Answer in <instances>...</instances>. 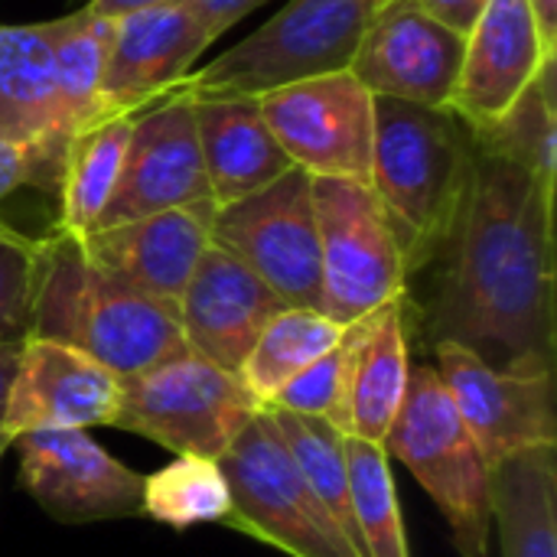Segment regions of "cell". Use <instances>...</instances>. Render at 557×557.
<instances>
[{"label": "cell", "instance_id": "1", "mask_svg": "<svg viewBox=\"0 0 557 557\" xmlns=\"http://www.w3.org/2000/svg\"><path fill=\"white\" fill-rule=\"evenodd\" d=\"M434 261L431 346L457 343L490 366L555 362V193L476 140Z\"/></svg>", "mask_w": 557, "mask_h": 557}, {"label": "cell", "instance_id": "2", "mask_svg": "<svg viewBox=\"0 0 557 557\" xmlns=\"http://www.w3.org/2000/svg\"><path fill=\"white\" fill-rule=\"evenodd\" d=\"M29 336L65 343L111 369L140 375L186 352L176 310L101 271L82 238L52 228L39 238V281Z\"/></svg>", "mask_w": 557, "mask_h": 557}, {"label": "cell", "instance_id": "3", "mask_svg": "<svg viewBox=\"0 0 557 557\" xmlns=\"http://www.w3.org/2000/svg\"><path fill=\"white\" fill-rule=\"evenodd\" d=\"M476 150L473 127L450 108L375 98L372 193L395 232L408 277L434 264Z\"/></svg>", "mask_w": 557, "mask_h": 557}, {"label": "cell", "instance_id": "4", "mask_svg": "<svg viewBox=\"0 0 557 557\" xmlns=\"http://www.w3.org/2000/svg\"><path fill=\"white\" fill-rule=\"evenodd\" d=\"M382 447L434 499L460 557L490 555L493 467L480 454L434 366H411L405 401Z\"/></svg>", "mask_w": 557, "mask_h": 557}, {"label": "cell", "instance_id": "5", "mask_svg": "<svg viewBox=\"0 0 557 557\" xmlns=\"http://www.w3.org/2000/svg\"><path fill=\"white\" fill-rule=\"evenodd\" d=\"M385 0H290L251 36L193 69L173 95H264L290 82L346 72L356 46Z\"/></svg>", "mask_w": 557, "mask_h": 557}, {"label": "cell", "instance_id": "6", "mask_svg": "<svg viewBox=\"0 0 557 557\" xmlns=\"http://www.w3.org/2000/svg\"><path fill=\"white\" fill-rule=\"evenodd\" d=\"M219 467L232 493L222 525L290 557H362L297 470L268 411H255Z\"/></svg>", "mask_w": 557, "mask_h": 557}, {"label": "cell", "instance_id": "7", "mask_svg": "<svg viewBox=\"0 0 557 557\" xmlns=\"http://www.w3.org/2000/svg\"><path fill=\"white\" fill-rule=\"evenodd\" d=\"M255 411L261 408H255L232 372L186 349L140 375L121 379L111 428L140 434L176 457L219 460Z\"/></svg>", "mask_w": 557, "mask_h": 557}, {"label": "cell", "instance_id": "8", "mask_svg": "<svg viewBox=\"0 0 557 557\" xmlns=\"http://www.w3.org/2000/svg\"><path fill=\"white\" fill-rule=\"evenodd\" d=\"M320 310L349 326L408 294V268L369 183L313 176Z\"/></svg>", "mask_w": 557, "mask_h": 557}, {"label": "cell", "instance_id": "9", "mask_svg": "<svg viewBox=\"0 0 557 557\" xmlns=\"http://www.w3.org/2000/svg\"><path fill=\"white\" fill-rule=\"evenodd\" d=\"M212 245L235 255L287 307L320 310V238L313 176L290 166L264 189L219 206Z\"/></svg>", "mask_w": 557, "mask_h": 557}, {"label": "cell", "instance_id": "10", "mask_svg": "<svg viewBox=\"0 0 557 557\" xmlns=\"http://www.w3.org/2000/svg\"><path fill=\"white\" fill-rule=\"evenodd\" d=\"M437 375L490 467L557 444L555 362L490 366L457 343H434Z\"/></svg>", "mask_w": 557, "mask_h": 557}, {"label": "cell", "instance_id": "11", "mask_svg": "<svg viewBox=\"0 0 557 557\" xmlns=\"http://www.w3.org/2000/svg\"><path fill=\"white\" fill-rule=\"evenodd\" d=\"M258 101L294 166L310 176L372 180L375 95L349 69L281 85Z\"/></svg>", "mask_w": 557, "mask_h": 557}, {"label": "cell", "instance_id": "12", "mask_svg": "<svg viewBox=\"0 0 557 557\" xmlns=\"http://www.w3.org/2000/svg\"><path fill=\"white\" fill-rule=\"evenodd\" d=\"M20 483L65 525L144 516V476L114 460L88 431H29L13 444Z\"/></svg>", "mask_w": 557, "mask_h": 557}, {"label": "cell", "instance_id": "13", "mask_svg": "<svg viewBox=\"0 0 557 557\" xmlns=\"http://www.w3.org/2000/svg\"><path fill=\"white\" fill-rule=\"evenodd\" d=\"M196 202H212V196L202 170L193 101L186 95H166L131 114L121 180L95 228Z\"/></svg>", "mask_w": 557, "mask_h": 557}, {"label": "cell", "instance_id": "14", "mask_svg": "<svg viewBox=\"0 0 557 557\" xmlns=\"http://www.w3.org/2000/svg\"><path fill=\"white\" fill-rule=\"evenodd\" d=\"M463 62V36L434 20L418 0H385L349 62L375 95L424 108H447Z\"/></svg>", "mask_w": 557, "mask_h": 557}, {"label": "cell", "instance_id": "15", "mask_svg": "<svg viewBox=\"0 0 557 557\" xmlns=\"http://www.w3.org/2000/svg\"><path fill=\"white\" fill-rule=\"evenodd\" d=\"M212 42L215 36L186 0L114 20L95 124L131 117L173 95Z\"/></svg>", "mask_w": 557, "mask_h": 557}, {"label": "cell", "instance_id": "16", "mask_svg": "<svg viewBox=\"0 0 557 557\" xmlns=\"http://www.w3.org/2000/svg\"><path fill=\"white\" fill-rule=\"evenodd\" d=\"M121 401V379L85 352L26 336L7 398L3 437L13 444L29 431H88L111 428Z\"/></svg>", "mask_w": 557, "mask_h": 557}, {"label": "cell", "instance_id": "17", "mask_svg": "<svg viewBox=\"0 0 557 557\" xmlns=\"http://www.w3.org/2000/svg\"><path fill=\"white\" fill-rule=\"evenodd\" d=\"M287 304L255 271L209 242L180 294L176 320L193 356L235 375L261 330Z\"/></svg>", "mask_w": 557, "mask_h": 557}, {"label": "cell", "instance_id": "18", "mask_svg": "<svg viewBox=\"0 0 557 557\" xmlns=\"http://www.w3.org/2000/svg\"><path fill=\"white\" fill-rule=\"evenodd\" d=\"M552 55L557 52L545 46L529 0H490L463 36V62L447 108L480 131L509 111Z\"/></svg>", "mask_w": 557, "mask_h": 557}, {"label": "cell", "instance_id": "19", "mask_svg": "<svg viewBox=\"0 0 557 557\" xmlns=\"http://www.w3.org/2000/svg\"><path fill=\"white\" fill-rule=\"evenodd\" d=\"M215 202L163 209L82 238L85 255L108 274L176 310L202 251L212 242Z\"/></svg>", "mask_w": 557, "mask_h": 557}, {"label": "cell", "instance_id": "20", "mask_svg": "<svg viewBox=\"0 0 557 557\" xmlns=\"http://www.w3.org/2000/svg\"><path fill=\"white\" fill-rule=\"evenodd\" d=\"M411 330L414 313L408 294L346 326V437L385 444L411 382Z\"/></svg>", "mask_w": 557, "mask_h": 557}, {"label": "cell", "instance_id": "21", "mask_svg": "<svg viewBox=\"0 0 557 557\" xmlns=\"http://www.w3.org/2000/svg\"><path fill=\"white\" fill-rule=\"evenodd\" d=\"M189 101L196 117L202 170L215 209L264 189L294 166L281 144L274 140L258 98L232 95Z\"/></svg>", "mask_w": 557, "mask_h": 557}, {"label": "cell", "instance_id": "22", "mask_svg": "<svg viewBox=\"0 0 557 557\" xmlns=\"http://www.w3.org/2000/svg\"><path fill=\"white\" fill-rule=\"evenodd\" d=\"M55 36L59 20L0 26V137L36 147L62 173L69 140L55 121Z\"/></svg>", "mask_w": 557, "mask_h": 557}, {"label": "cell", "instance_id": "23", "mask_svg": "<svg viewBox=\"0 0 557 557\" xmlns=\"http://www.w3.org/2000/svg\"><path fill=\"white\" fill-rule=\"evenodd\" d=\"M493 525L503 557H557V444L493 467Z\"/></svg>", "mask_w": 557, "mask_h": 557}, {"label": "cell", "instance_id": "24", "mask_svg": "<svg viewBox=\"0 0 557 557\" xmlns=\"http://www.w3.org/2000/svg\"><path fill=\"white\" fill-rule=\"evenodd\" d=\"M127 134H131V117H111L78 131L69 140L62 157L59 189H55L59 232L85 238L98 225L121 180Z\"/></svg>", "mask_w": 557, "mask_h": 557}, {"label": "cell", "instance_id": "25", "mask_svg": "<svg viewBox=\"0 0 557 557\" xmlns=\"http://www.w3.org/2000/svg\"><path fill=\"white\" fill-rule=\"evenodd\" d=\"M346 326L330 320L313 307H284L255 339L235 379L255 408H271L277 392L300 375L307 366L323 359L333 346H339Z\"/></svg>", "mask_w": 557, "mask_h": 557}, {"label": "cell", "instance_id": "26", "mask_svg": "<svg viewBox=\"0 0 557 557\" xmlns=\"http://www.w3.org/2000/svg\"><path fill=\"white\" fill-rule=\"evenodd\" d=\"M111 29L114 20L98 16L88 7L59 16V36L52 46V75H55V121L65 140H72L78 131L95 124Z\"/></svg>", "mask_w": 557, "mask_h": 557}, {"label": "cell", "instance_id": "27", "mask_svg": "<svg viewBox=\"0 0 557 557\" xmlns=\"http://www.w3.org/2000/svg\"><path fill=\"white\" fill-rule=\"evenodd\" d=\"M557 55L545 59L532 85L509 104L503 117L476 131V140L499 157L519 163L532 180L555 193L557 180Z\"/></svg>", "mask_w": 557, "mask_h": 557}, {"label": "cell", "instance_id": "28", "mask_svg": "<svg viewBox=\"0 0 557 557\" xmlns=\"http://www.w3.org/2000/svg\"><path fill=\"white\" fill-rule=\"evenodd\" d=\"M264 411L271 414L274 428L281 431V441H284L287 454L294 457L297 470L304 473V480L310 483V490L317 493V499L326 506V512L336 519V525L343 529V535L362 555L359 535H356V519H352L346 434L336 431L323 418H304V414L277 411V408H264Z\"/></svg>", "mask_w": 557, "mask_h": 557}, {"label": "cell", "instance_id": "29", "mask_svg": "<svg viewBox=\"0 0 557 557\" xmlns=\"http://www.w3.org/2000/svg\"><path fill=\"white\" fill-rule=\"evenodd\" d=\"M346 463L362 557H411L392 476V457L385 447L346 437Z\"/></svg>", "mask_w": 557, "mask_h": 557}, {"label": "cell", "instance_id": "30", "mask_svg": "<svg viewBox=\"0 0 557 557\" xmlns=\"http://www.w3.org/2000/svg\"><path fill=\"white\" fill-rule=\"evenodd\" d=\"M232 493L219 460L176 457L170 467L144 476V516L170 529H193L225 522Z\"/></svg>", "mask_w": 557, "mask_h": 557}, {"label": "cell", "instance_id": "31", "mask_svg": "<svg viewBox=\"0 0 557 557\" xmlns=\"http://www.w3.org/2000/svg\"><path fill=\"white\" fill-rule=\"evenodd\" d=\"M346 388H349V343L343 333L339 346H333L323 359H317L300 375H294L277 392L271 408L304 418H323L346 434Z\"/></svg>", "mask_w": 557, "mask_h": 557}, {"label": "cell", "instance_id": "32", "mask_svg": "<svg viewBox=\"0 0 557 557\" xmlns=\"http://www.w3.org/2000/svg\"><path fill=\"white\" fill-rule=\"evenodd\" d=\"M39 242L0 222V343H23L33 326Z\"/></svg>", "mask_w": 557, "mask_h": 557}, {"label": "cell", "instance_id": "33", "mask_svg": "<svg viewBox=\"0 0 557 557\" xmlns=\"http://www.w3.org/2000/svg\"><path fill=\"white\" fill-rule=\"evenodd\" d=\"M20 186H39L55 193L59 170L36 147L0 137V199L16 193Z\"/></svg>", "mask_w": 557, "mask_h": 557}, {"label": "cell", "instance_id": "34", "mask_svg": "<svg viewBox=\"0 0 557 557\" xmlns=\"http://www.w3.org/2000/svg\"><path fill=\"white\" fill-rule=\"evenodd\" d=\"M196 13H199V20L209 26V33L219 39L228 26H235L242 16H248L255 7H261L264 0H186Z\"/></svg>", "mask_w": 557, "mask_h": 557}, {"label": "cell", "instance_id": "35", "mask_svg": "<svg viewBox=\"0 0 557 557\" xmlns=\"http://www.w3.org/2000/svg\"><path fill=\"white\" fill-rule=\"evenodd\" d=\"M434 20H441L444 26L457 29L460 36L470 33V26L476 23V16L483 13V7L490 0H418Z\"/></svg>", "mask_w": 557, "mask_h": 557}, {"label": "cell", "instance_id": "36", "mask_svg": "<svg viewBox=\"0 0 557 557\" xmlns=\"http://www.w3.org/2000/svg\"><path fill=\"white\" fill-rule=\"evenodd\" d=\"M16 362H20V343H0V457L10 450L3 437V418H7V398H10L13 375H16Z\"/></svg>", "mask_w": 557, "mask_h": 557}, {"label": "cell", "instance_id": "37", "mask_svg": "<svg viewBox=\"0 0 557 557\" xmlns=\"http://www.w3.org/2000/svg\"><path fill=\"white\" fill-rule=\"evenodd\" d=\"M166 3H183V0H88L85 7L104 20H121L127 13H137V10H150V7H166Z\"/></svg>", "mask_w": 557, "mask_h": 557}, {"label": "cell", "instance_id": "38", "mask_svg": "<svg viewBox=\"0 0 557 557\" xmlns=\"http://www.w3.org/2000/svg\"><path fill=\"white\" fill-rule=\"evenodd\" d=\"M529 7L535 13V23L542 29L545 46L557 52V0H529Z\"/></svg>", "mask_w": 557, "mask_h": 557}]
</instances>
